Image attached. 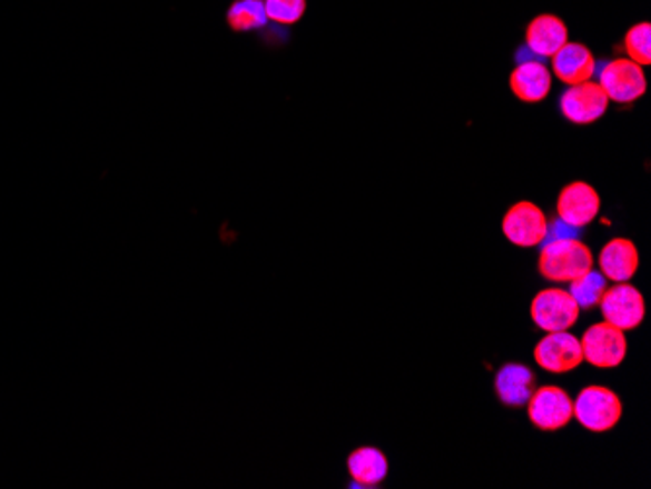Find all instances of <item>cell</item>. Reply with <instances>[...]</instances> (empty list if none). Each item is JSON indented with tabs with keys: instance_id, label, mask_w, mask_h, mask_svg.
Segmentation results:
<instances>
[{
	"instance_id": "cell-1",
	"label": "cell",
	"mask_w": 651,
	"mask_h": 489,
	"mask_svg": "<svg viewBox=\"0 0 651 489\" xmlns=\"http://www.w3.org/2000/svg\"><path fill=\"white\" fill-rule=\"evenodd\" d=\"M539 256V271L552 283H572L593 269V252L580 238H546Z\"/></svg>"
},
{
	"instance_id": "cell-2",
	"label": "cell",
	"mask_w": 651,
	"mask_h": 489,
	"mask_svg": "<svg viewBox=\"0 0 651 489\" xmlns=\"http://www.w3.org/2000/svg\"><path fill=\"white\" fill-rule=\"evenodd\" d=\"M622 400L606 387H588L573 400V418L593 433H606L619 426Z\"/></svg>"
},
{
	"instance_id": "cell-3",
	"label": "cell",
	"mask_w": 651,
	"mask_h": 489,
	"mask_svg": "<svg viewBox=\"0 0 651 489\" xmlns=\"http://www.w3.org/2000/svg\"><path fill=\"white\" fill-rule=\"evenodd\" d=\"M580 343L583 361L596 369H614L624 363L628 356L627 332L604 320L589 326Z\"/></svg>"
},
{
	"instance_id": "cell-4",
	"label": "cell",
	"mask_w": 651,
	"mask_h": 489,
	"mask_svg": "<svg viewBox=\"0 0 651 489\" xmlns=\"http://www.w3.org/2000/svg\"><path fill=\"white\" fill-rule=\"evenodd\" d=\"M581 308L570 291L552 287L536 292L531 302V318L542 332H565L580 320Z\"/></svg>"
},
{
	"instance_id": "cell-5",
	"label": "cell",
	"mask_w": 651,
	"mask_h": 489,
	"mask_svg": "<svg viewBox=\"0 0 651 489\" xmlns=\"http://www.w3.org/2000/svg\"><path fill=\"white\" fill-rule=\"evenodd\" d=\"M596 82L603 88L609 102L624 103V106L640 100L648 90L643 67L624 57L614 59L611 63H604Z\"/></svg>"
},
{
	"instance_id": "cell-6",
	"label": "cell",
	"mask_w": 651,
	"mask_h": 489,
	"mask_svg": "<svg viewBox=\"0 0 651 489\" xmlns=\"http://www.w3.org/2000/svg\"><path fill=\"white\" fill-rule=\"evenodd\" d=\"M599 307H601L604 322L617 326L622 332H632L635 328H640V323L645 318L643 295L628 281L606 287Z\"/></svg>"
},
{
	"instance_id": "cell-7",
	"label": "cell",
	"mask_w": 651,
	"mask_h": 489,
	"mask_svg": "<svg viewBox=\"0 0 651 489\" xmlns=\"http://www.w3.org/2000/svg\"><path fill=\"white\" fill-rule=\"evenodd\" d=\"M502 230L511 244L534 248L549 237V219L533 201H519L503 217Z\"/></svg>"
},
{
	"instance_id": "cell-8",
	"label": "cell",
	"mask_w": 651,
	"mask_h": 489,
	"mask_svg": "<svg viewBox=\"0 0 651 489\" xmlns=\"http://www.w3.org/2000/svg\"><path fill=\"white\" fill-rule=\"evenodd\" d=\"M526 413L536 429L558 431L572 421L573 400L564 388H536L526 402Z\"/></svg>"
},
{
	"instance_id": "cell-9",
	"label": "cell",
	"mask_w": 651,
	"mask_h": 489,
	"mask_svg": "<svg viewBox=\"0 0 651 489\" xmlns=\"http://www.w3.org/2000/svg\"><path fill=\"white\" fill-rule=\"evenodd\" d=\"M609 110V98L599 82L588 80L568 87L560 98V111L573 126H591Z\"/></svg>"
},
{
	"instance_id": "cell-10",
	"label": "cell",
	"mask_w": 651,
	"mask_h": 489,
	"mask_svg": "<svg viewBox=\"0 0 651 489\" xmlns=\"http://www.w3.org/2000/svg\"><path fill=\"white\" fill-rule=\"evenodd\" d=\"M534 363L552 375L575 371L583 363L580 340L568 330L544 333L534 348Z\"/></svg>"
},
{
	"instance_id": "cell-11",
	"label": "cell",
	"mask_w": 651,
	"mask_h": 489,
	"mask_svg": "<svg viewBox=\"0 0 651 489\" xmlns=\"http://www.w3.org/2000/svg\"><path fill=\"white\" fill-rule=\"evenodd\" d=\"M556 211L560 221L568 222L575 229H583L599 217L601 198L595 188L589 183H568L558 196Z\"/></svg>"
},
{
	"instance_id": "cell-12",
	"label": "cell",
	"mask_w": 651,
	"mask_h": 489,
	"mask_svg": "<svg viewBox=\"0 0 651 489\" xmlns=\"http://www.w3.org/2000/svg\"><path fill=\"white\" fill-rule=\"evenodd\" d=\"M552 59V72L558 80L568 87L593 80L596 72V61L593 53L583 43L568 41L564 48L558 49Z\"/></svg>"
},
{
	"instance_id": "cell-13",
	"label": "cell",
	"mask_w": 651,
	"mask_h": 489,
	"mask_svg": "<svg viewBox=\"0 0 651 489\" xmlns=\"http://www.w3.org/2000/svg\"><path fill=\"white\" fill-rule=\"evenodd\" d=\"M510 88L513 96L521 102H542L552 90V72L544 61H539V59L523 61L511 72Z\"/></svg>"
},
{
	"instance_id": "cell-14",
	"label": "cell",
	"mask_w": 651,
	"mask_h": 489,
	"mask_svg": "<svg viewBox=\"0 0 651 489\" xmlns=\"http://www.w3.org/2000/svg\"><path fill=\"white\" fill-rule=\"evenodd\" d=\"M599 268L606 281L627 283L640 268V252L632 240L612 238L599 253Z\"/></svg>"
},
{
	"instance_id": "cell-15",
	"label": "cell",
	"mask_w": 651,
	"mask_h": 489,
	"mask_svg": "<svg viewBox=\"0 0 651 489\" xmlns=\"http://www.w3.org/2000/svg\"><path fill=\"white\" fill-rule=\"evenodd\" d=\"M568 43V26L554 14H541L526 26L525 48L539 61L550 59Z\"/></svg>"
},
{
	"instance_id": "cell-16",
	"label": "cell",
	"mask_w": 651,
	"mask_h": 489,
	"mask_svg": "<svg viewBox=\"0 0 651 489\" xmlns=\"http://www.w3.org/2000/svg\"><path fill=\"white\" fill-rule=\"evenodd\" d=\"M494 388L500 402L510 408H523L536 390V377L525 365H503L495 375Z\"/></svg>"
},
{
	"instance_id": "cell-17",
	"label": "cell",
	"mask_w": 651,
	"mask_h": 489,
	"mask_svg": "<svg viewBox=\"0 0 651 489\" xmlns=\"http://www.w3.org/2000/svg\"><path fill=\"white\" fill-rule=\"evenodd\" d=\"M347 473L354 488H375L388 476V460L385 452L375 447H359L347 457Z\"/></svg>"
},
{
	"instance_id": "cell-18",
	"label": "cell",
	"mask_w": 651,
	"mask_h": 489,
	"mask_svg": "<svg viewBox=\"0 0 651 489\" xmlns=\"http://www.w3.org/2000/svg\"><path fill=\"white\" fill-rule=\"evenodd\" d=\"M264 0H235L227 10V24L235 33L256 32L266 28Z\"/></svg>"
},
{
	"instance_id": "cell-19",
	"label": "cell",
	"mask_w": 651,
	"mask_h": 489,
	"mask_svg": "<svg viewBox=\"0 0 651 489\" xmlns=\"http://www.w3.org/2000/svg\"><path fill=\"white\" fill-rule=\"evenodd\" d=\"M606 287H609V283H606L603 273L595 271V269H589L588 273L573 279L568 291L575 299L581 310H589V308L599 307Z\"/></svg>"
},
{
	"instance_id": "cell-20",
	"label": "cell",
	"mask_w": 651,
	"mask_h": 489,
	"mask_svg": "<svg viewBox=\"0 0 651 489\" xmlns=\"http://www.w3.org/2000/svg\"><path fill=\"white\" fill-rule=\"evenodd\" d=\"M624 48H627L628 59L640 64V67H648L651 64V26L650 22H642L635 24L628 30L627 38H624Z\"/></svg>"
},
{
	"instance_id": "cell-21",
	"label": "cell",
	"mask_w": 651,
	"mask_h": 489,
	"mask_svg": "<svg viewBox=\"0 0 651 489\" xmlns=\"http://www.w3.org/2000/svg\"><path fill=\"white\" fill-rule=\"evenodd\" d=\"M267 20L275 24L293 26L305 17L306 0H264Z\"/></svg>"
},
{
	"instance_id": "cell-22",
	"label": "cell",
	"mask_w": 651,
	"mask_h": 489,
	"mask_svg": "<svg viewBox=\"0 0 651 489\" xmlns=\"http://www.w3.org/2000/svg\"><path fill=\"white\" fill-rule=\"evenodd\" d=\"M580 230L572 227V224H568V222L556 219L554 224L549 222V237L546 238H578L580 237Z\"/></svg>"
}]
</instances>
